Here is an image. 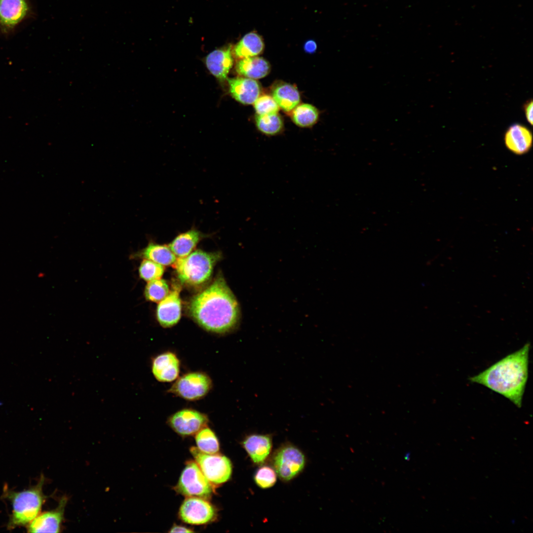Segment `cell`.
<instances>
[{
	"mask_svg": "<svg viewBox=\"0 0 533 533\" xmlns=\"http://www.w3.org/2000/svg\"><path fill=\"white\" fill-rule=\"evenodd\" d=\"M188 308L190 316L201 327L218 334L233 330L240 317L238 302L221 275L193 297Z\"/></svg>",
	"mask_w": 533,
	"mask_h": 533,
	"instance_id": "cell-1",
	"label": "cell"
},
{
	"mask_svg": "<svg viewBox=\"0 0 533 533\" xmlns=\"http://www.w3.org/2000/svg\"><path fill=\"white\" fill-rule=\"evenodd\" d=\"M530 347L531 344L526 343L469 380L503 396L521 408L529 375Z\"/></svg>",
	"mask_w": 533,
	"mask_h": 533,
	"instance_id": "cell-2",
	"label": "cell"
},
{
	"mask_svg": "<svg viewBox=\"0 0 533 533\" xmlns=\"http://www.w3.org/2000/svg\"><path fill=\"white\" fill-rule=\"evenodd\" d=\"M44 482L42 476L38 483L30 489L21 492L6 491L5 497L12 505L9 528L29 524L39 514L45 499L42 491Z\"/></svg>",
	"mask_w": 533,
	"mask_h": 533,
	"instance_id": "cell-3",
	"label": "cell"
},
{
	"mask_svg": "<svg viewBox=\"0 0 533 533\" xmlns=\"http://www.w3.org/2000/svg\"><path fill=\"white\" fill-rule=\"evenodd\" d=\"M221 257L218 252L196 250L185 257L178 258L172 265L182 282L198 285L209 279L214 266Z\"/></svg>",
	"mask_w": 533,
	"mask_h": 533,
	"instance_id": "cell-4",
	"label": "cell"
},
{
	"mask_svg": "<svg viewBox=\"0 0 533 533\" xmlns=\"http://www.w3.org/2000/svg\"><path fill=\"white\" fill-rule=\"evenodd\" d=\"M190 451L196 463L210 482L220 484L230 478L232 464L227 457L221 455L206 454L194 447H191Z\"/></svg>",
	"mask_w": 533,
	"mask_h": 533,
	"instance_id": "cell-5",
	"label": "cell"
},
{
	"mask_svg": "<svg viewBox=\"0 0 533 533\" xmlns=\"http://www.w3.org/2000/svg\"><path fill=\"white\" fill-rule=\"evenodd\" d=\"M212 387V380L208 375L194 372L179 378L168 391L186 400L195 401L204 397Z\"/></svg>",
	"mask_w": 533,
	"mask_h": 533,
	"instance_id": "cell-6",
	"label": "cell"
},
{
	"mask_svg": "<svg viewBox=\"0 0 533 533\" xmlns=\"http://www.w3.org/2000/svg\"><path fill=\"white\" fill-rule=\"evenodd\" d=\"M176 490L185 496H196L205 499L210 497L213 488L197 464L190 461L181 475Z\"/></svg>",
	"mask_w": 533,
	"mask_h": 533,
	"instance_id": "cell-7",
	"label": "cell"
},
{
	"mask_svg": "<svg viewBox=\"0 0 533 533\" xmlns=\"http://www.w3.org/2000/svg\"><path fill=\"white\" fill-rule=\"evenodd\" d=\"M273 469L281 479L292 480L304 469L305 459L304 454L297 447L290 444L280 447L272 457Z\"/></svg>",
	"mask_w": 533,
	"mask_h": 533,
	"instance_id": "cell-8",
	"label": "cell"
},
{
	"mask_svg": "<svg viewBox=\"0 0 533 533\" xmlns=\"http://www.w3.org/2000/svg\"><path fill=\"white\" fill-rule=\"evenodd\" d=\"M216 511L213 506L204 498L190 497L183 502L179 515L183 521L192 525H202L213 520Z\"/></svg>",
	"mask_w": 533,
	"mask_h": 533,
	"instance_id": "cell-9",
	"label": "cell"
},
{
	"mask_svg": "<svg viewBox=\"0 0 533 533\" xmlns=\"http://www.w3.org/2000/svg\"><path fill=\"white\" fill-rule=\"evenodd\" d=\"M208 422L207 416L197 410L184 409L177 411L168 419L171 428L182 435H190L205 427Z\"/></svg>",
	"mask_w": 533,
	"mask_h": 533,
	"instance_id": "cell-10",
	"label": "cell"
},
{
	"mask_svg": "<svg viewBox=\"0 0 533 533\" xmlns=\"http://www.w3.org/2000/svg\"><path fill=\"white\" fill-rule=\"evenodd\" d=\"M66 497H63L54 509L39 514L29 524V533H59L64 518Z\"/></svg>",
	"mask_w": 533,
	"mask_h": 533,
	"instance_id": "cell-11",
	"label": "cell"
},
{
	"mask_svg": "<svg viewBox=\"0 0 533 533\" xmlns=\"http://www.w3.org/2000/svg\"><path fill=\"white\" fill-rule=\"evenodd\" d=\"M180 292V288L175 287L160 302L157 306V320L163 327H172L177 324L180 319L181 304Z\"/></svg>",
	"mask_w": 533,
	"mask_h": 533,
	"instance_id": "cell-12",
	"label": "cell"
},
{
	"mask_svg": "<svg viewBox=\"0 0 533 533\" xmlns=\"http://www.w3.org/2000/svg\"><path fill=\"white\" fill-rule=\"evenodd\" d=\"M504 142L512 153L522 155L527 153L533 145V135L526 126L519 123L510 125L506 130Z\"/></svg>",
	"mask_w": 533,
	"mask_h": 533,
	"instance_id": "cell-13",
	"label": "cell"
},
{
	"mask_svg": "<svg viewBox=\"0 0 533 533\" xmlns=\"http://www.w3.org/2000/svg\"><path fill=\"white\" fill-rule=\"evenodd\" d=\"M180 362L173 352L161 353L152 360V369L155 378L161 382H171L180 373Z\"/></svg>",
	"mask_w": 533,
	"mask_h": 533,
	"instance_id": "cell-14",
	"label": "cell"
},
{
	"mask_svg": "<svg viewBox=\"0 0 533 533\" xmlns=\"http://www.w3.org/2000/svg\"><path fill=\"white\" fill-rule=\"evenodd\" d=\"M228 80L231 95L242 104H254L260 95L261 87L255 79L239 77Z\"/></svg>",
	"mask_w": 533,
	"mask_h": 533,
	"instance_id": "cell-15",
	"label": "cell"
},
{
	"mask_svg": "<svg viewBox=\"0 0 533 533\" xmlns=\"http://www.w3.org/2000/svg\"><path fill=\"white\" fill-rule=\"evenodd\" d=\"M242 444L253 462L261 464L271 452L272 439L269 435L252 434L247 436Z\"/></svg>",
	"mask_w": 533,
	"mask_h": 533,
	"instance_id": "cell-16",
	"label": "cell"
},
{
	"mask_svg": "<svg viewBox=\"0 0 533 533\" xmlns=\"http://www.w3.org/2000/svg\"><path fill=\"white\" fill-rule=\"evenodd\" d=\"M232 64L233 59L230 47L214 50L206 58V65L209 71L221 80L227 78Z\"/></svg>",
	"mask_w": 533,
	"mask_h": 533,
	"instance_id": "cell-17",
	"label": "cell"
},
{
	"mask_svg": "<svg viewBox=\"0 0 533 533\" xmlns=\"http://www.w3.org/2000/svg\"><path fill=\"white\" fill-rule=\"evenodd\" d=\"M272 97L279 108L285 112L292 111L300 103L301 97L297 88L293 85L279 82L271 89Z\"/></svg>",
	"mask_w": 533,
	"mask_h": 533,
	"instance_id": "cell-18",
	"label": "cell"
},
{
	"mask_svg": "<svg viewBox=\"0 0 533 533\" xmlns=\"http://www.w3.org/2000/svg\"><path fill=\"white\" fill-rule=\"evenodd\" d=\"M236 72L247 78L257 79L263 78L270 72L269 63L260 57H251L239 60L236 66Z\"/></svg>",
	"mask_w": 533,
	"mask_h": 533,
	"instance_id": "cell-19",
	"label": "cell"
},
{
	"mask_svg": "<svg viewBox=\"0 0 533 533\" xmlns=\"http://www.w3.org/2000/svg\"><path fill=\"white\" fill-rule=\"evenodd\" d=\"M205 236L198 230L191 228L177 235L168 246L178 258L185 257L191 252Z\"/></svg>",
	"mask_w": 533,
	"mask_h": 533,
	"instance_id": "cell-20",
	"label": "cell"
},
{
	"mask_svg": "<svg viewBox=\"0 0 533 533\" xmlns=\"http://www.w3.org/2000/svg\"><path fill=\"white\" fill-rule=\"evenodd\" d=\"M25 0H0V21L7 26L19 23L27 14Z\"/></svg>",
	"mask_w": 533,
	"mask_h": 533,
	"instance_id": "cell-21",
	"label": "cell"
},
{
	"mask_svg": "<svg viewBox=\"0 0 533 533\" xmlns=\"http://www.w3.org/2000/svg\"><path fill=\"white\" fill-rule=\"evenodd\" d=\"M264 48L262 38L255 32L245 35L237 43L234 48V54L239 58L256 56L261 54Z\"/></svg>",
	"mask_w": 533,
	"mask_h": 533,
	"instance_id": "cell-22",
	"label": "cell"
},
{
	"mask_svg": "<svg viewBox=\"0 0 533 533\" xmlns=\"http://www.w3.org/2000/svg\"><path fill=\"white\" fill-rule=\"evenodd\" d=\"M141 256L162 266L173 265L176 260L175 254L168 246L150 243L142 250Z\"/></svg>",
	"mask_w": 533,
	"mask_h": 533,
	"instance_id": "cell-23",
	"label": "cell"
},
{
	"mask_svg": "<svg viewBox=\"0 0 533 533\" xmlns=\"http://www.w3.org/2000/svg\"><path fill=\"white\" fill-rule=\"evenodd\" d=\"M292 119L298 126L309 127L313 125L319 118V111L309 104L298 105L293 110Z\"/></svg>",
	"mask_w": 533,
	"mask_h": 533,
	"instance_id": "cell-24",
	"label": "cell"
},
{
	"mask_svg": "<svg viewBox=\"0 0 533 533\" xmlns=\"http://www.w3.org/2000/svg\"><path fill=\"white\" fill-rule=\"evenodd\" d=\"M256 122L258 130L267 135L278 134L283 127L282 119L278 113L257 115Z\"/></svg>",
	"mask_w": 533,
	"mask_h": 533,
	"instance_id": "cell-25",
	"label": "cell"
},
{
	"mask_svg": "<svg viewBox=\"0 0 533 533\" xmlns=\"http://www.w3.org/2000/svg\"><path fill=\"white\" fill-rule=\"evenodd\" d=\"M195 441L197 448L203 453L214 454L219 450L218 439L214 432L207 427H204L196 434Z\"/></svg>",
	"mask_w": 533,
	"mask_h": 533,
	"instance_id": "cell-26",
	"label": "cell"
},
{
	"mask_svg": "<svg viewBox=\"0 0 533 533\" xmlns=\"http://www.w3.org/2000/svg\"><path fill=\"white\" fill-rule=\"evenodd\" d=\"M169 292L167 283L160 278L149 281L146 286L144 294L147 300L153 302H160Z\"/></svg>",
	"mask_w": 533,
	"mask_h": 533,
	"instance_id": "cell-27",
	"label": "cell"
},
{
	"mask_svg": "<svg viewBox=\"0 0 533 533\" xmlns=\"http://www.w3.org/2000/svg\"><path fill=\"white\" fill-rule=\"evenodd\" d=\"M164 270L162 265L145 259L140 264L139 273L142 279L149 282L161 278Z\"/></svg>",
	"mask_w": 533,
	"mask_h": 533,
	"instance_id": "cell-28",
	"label": "cell"
},
{
	"mask_svg": "<svg viewBox=\"0 0 533 533\" xmlns=\"http://www.w3.org/2000/svg\"><path fill=\"white\" fill-rule=\"evenodd\" d=\"M254 479L258 486L262 489H267L272 487L275 484L277 474L273 468L268 466H263L257 470Z\"/></svg>",
	"mask_w": 533,
	"mask_h": 533,
	"instance_id": "cell-29",
	"label": "cell"
},
{
	"mask_svg": "<svg viewBox=\"0 0 533 533\" xmlns=\"http://www.w3.org/2000/svg\"><path fill=\"white\" fill-rule=\"evenodd\" d=\"M254 107L257 115L278 113L280 108L273 98L268 95L259 96Z\"/></svg>",
	"mask_w": 533,
	"mask_h": 533,
	"instance_id": "cell-30",
	"label": "cell"
},
{
	"mask_svg": "<svg viewBox=\"0 0 533 533\" xmlns=\"http://www.w3.org/2000/svg\"><path fill=\"white\" fill-rule=\"evenodd\" d=\"M524 111L526 118L528 122L533 125V101L532 100L528 101L524 104Z\"/></svg>",
	"mask_w": 533,
	"mask_h": 533,
	"instance_id": "cell-31",
	"label": "cell"
},
{
	"mask_svg": "<svg viewBox=\"0 0 533 533\" xmlns=\"http://www.w3.org/2000/svg\"><path fill=\"white\" fill-rule=\"evenodd\" d=\"M317 48V45L315 41L312 40L307 41L304 45L305 51L309 53L314 52Z\"/></svg>",
	"mask_w": 533,
	"mask_h": 533,
	"instance_id": "cell-32",
	"label": "cell"
},
{
	"mask_svg": "<svg viewBox=\"0 0 533 533\" xmlns=\"http://www.w3.org/2000/svg\"><path fill=\"white\" fill-rule=\"evenodd\" d=\"M193 531L186 527L174 525L169 531L170 533H192Z\"/></svg>",
	"mask_w": 533,
	"mask_h": 533,
	"instance_id": "cell-33",
	"label": "cell"
},
{
	"mask_svg": "<svg viewBox=\"0 0 533 533\" xmlns=\"http://www.w3.org/2000/svg\"><path fill=\"white\" fill-rule=\"evenodd\" d=\"M2 405V402L0 401V407Z\"/></svg>",
	"mask_w": 533,
	"mask_h": 533,
	"instance_id": "cell-34",
	"label": "cell"
}]
</instances>
